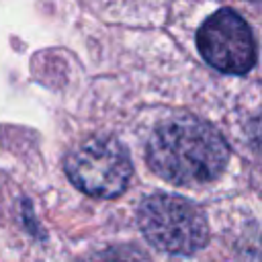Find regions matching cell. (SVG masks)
<instances>
[{"label":"cell","instance_id":"obj_4","mask_svg":"<svg viewBox=\"0 0 262 262\" xmlns=\"http://www.w3.org/2000/svg\"><path fill=\"white\" fill-rule=\"evenodd\" d=\"M203 59L225 74H246L256 63V41L248 23L231 8L213 12L196 33Z\"/></svg>","mask_w":262,"mask_h":262},{"label":"cell","instance_id":"obj_1","mask_svg":"<svg viewBox=\"0 0 262 262\" xmlns=\"http://www.w3.org/2000/svg\"><path fill=\"white\" fill-rule=\"evenodd\" d=\"M149 168L178 186L213 182L225 170L229 149L225 139L194 117L168 119L151 133L145 149Z\"/></svg>","mask_w":262,"mask_h":262},{"label":"cell","instance_id":"obj_7","mask_svg":"<svg viewBox=\"0 0 262 262\" xmlns=\"http://www.w3.org/2000/svg\"><path fill=\"white\" fill-rule=\"evenodd\" d=\"M250 139H252V143L262 151V117H258V119H254L252 121V125H250Z\"/></svg>","mask_w":262,"mask_h":262},{"label":"cell","instance_id":"obj_5","mask_svg":"<svg viewBox=\"0 0 262 262\" xmlns=\"http://www.w3.org/2000/svg\"><path fill=\"white\" fill-rule=\"evenodd\" d=\"M94 262H151L149 256L133 244L108 246L94 256Z\"/></svg>","mask_w":262,"mask_h":262},{"label":"cell","instance_id":"obj_3","mask_svg":"<svg viewBox=\"0 0 262 262\" xmlns=\"http://www.w3.org/2000/svg\"><path fill=\"white\" fill-rule=\"evenodd\" d=\"M66 174L90 196H119L133 174L127 149L113 137H90L66 158Z\"/></svg>","mask_w":262,"mask_h":262},{"label":"cell","instance_id":"obj_2","mask_svg":"<svg viewBox=\"0 0 262 262\" xmlns=\"http://www.w3.org/2000/svg\"><path fill=\"white\" fill-rule=\"evenodd\" d=\"M141 233L147 242L168 254L190 256L209 242L205 211L178 194H151L141 201L137 211Z\"/></svg>","mask_w":262,"mask_h":262},{"label":"cell","instance_id":"obj_6","mask_svg":"<svg viewBox=\"0 0 262 262\" xmlns=\"http://www.w3.org/2000/svg\"><path fill=\"white\" fill-rule=\"evenodd\" d=\"M244 256H246V262H262V233L246 235Z\"/></svg>","mask_w":262,"mask_h":262}]
</instances>
